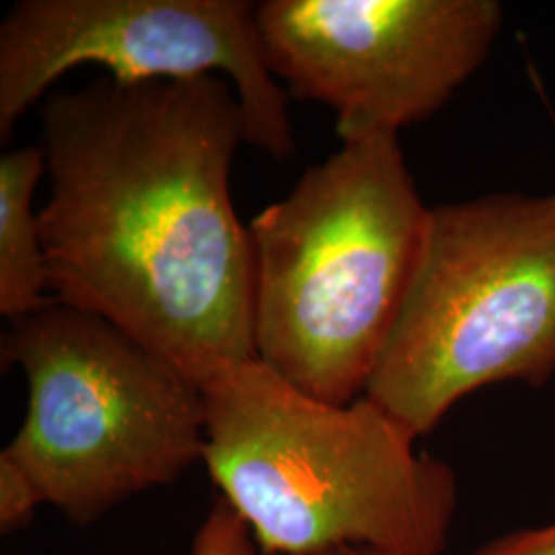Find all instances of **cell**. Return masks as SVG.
Wrapping results in <instances>:
<instances>
[{"instance_id":"cell-3","label":"cell","mask_w":555,"mask_h":555,"mask_svg":"<svg viewBox=\"0 0 555 555\" xmlns=\"http://www.w3.org/2000/svg\"><path fill=\"white\" fill-rule=\"evenodd\" d=\"M396 134L341 142L247 224L258 360L305 396H364L424 251L430 208Z\"/></svg>"},{"instance_id":"cell-10","label":"cell","mask_w":555,"mask_h":555,"mask_svg":"<svg viewBox=\"0 0 555 555\" xmlns=\"http://www.w3.org/2000/svg\"><path fill=\"white\" fill-rule=\"evenodd\" d=\"M190 555H266L233 508L220 500L199 525Z\"/></svg>"},{"instance_id":"cell-7","label":"cell","mask_w":555,"mask_h":555,"mask_svg":"<svg viewBox=\"0 0 555 555\" xmlns=\"http://www.w3.org/2000/svg\"><path fill=\"white\" fill-rule=\"evenodd\" d=\"M266 62L286 93L336 114L341 142L433 118L486 62L496 0H266Z\"/></svg>"},{"instance_id":"cell-9","label":"cell","mask_w":555,"mask_h":555,"mask_svg":"<svg viewBox=\"0 0 555 555\" xmlns=\"http://www.w3.org/2000/svg\"><path fill=\"white\" fill-rule=\"evenodd\" d=\"M46 498L38 483L13 459L0 453V533L13 535L29 527Z\"/></svg>"},{"instance_id":"cell-2","label":"cell","mask_w":555,"mask_h":555,"mask_svg":"<svg viewBox=\"0 0 555 555\" xmlns=\"http://www.w3.org/2000/svg\"><path fill=\"white\" fill-rule=\"evenodd\" d=\"M202 393V461L263 554L444 552L455 472L417 453V438L369 397L323 403L259 360L224 371Z\"/></svg>"},{"instance_id":"cell-1","label":"cell","mask_w":555,"mask_h":555,"mask_svg":"<svg viewBox=\"0 0 555 555\" xmlns=\"http://www.w3.org/2000/svg\"><path fill=\"white\" fill-rule=\"evenodd\" d=\"M54 298L116 323L199 389L258 360L254 251L231 198L233 85L93 80L40 109Z\"/></svg>"},{"instance_id":"cell-12","label":"cell","mask_w":555,"mask_h":555,"mask_svg":"<svg viewBox=\"0 0 555 555\" xmlns=\"http://www.w3.org/2000/svg\"><path fill=\"white\" fill-rule=\"evenodd\" d=\"M313 555H389L377 552V550H369V547H336V550H327V552H319Z\"/></svg>"},{"instance_id":"cell-11","label":"cell","mask_w":555,"mask_h":555,"mask_svg":"<svg viewBox=\"0 0 555 555\" xmlns=\"http://www.w3.org/2000/svg\"><path fill=\"white\" fill-rule=\"evenodd\" d=\"M469 555H555V520L496 537Z\"/></svg>"},{"instance_id":"cell-8","label":"cell","mask_w":555,"mask_h":555,"mask_svg":"<svg viewBox=\"0 0 555 555\" xmlns=\"http://www.w3.org/2000/svg\"><path fill=\"white\" fill-rule=\"evenodd\" d=\"M46 173L40 146H23L0 157V313L11 323L48 307V258L41 243L34 194Z\"/></svg>"},{"instance_id":"cell-4","label":"cell","mask_w":555,"mask_h":555,"mask_svg":"<svg viewBox=\"0 0 555 555\" xmlns=\"http://www.w3.org/2000/svg\"><path fill=\"white\" fill-rule=\"evenodd\" d=\"M555 377V194L430 208L416 276L364 397L414 438L498 383Z\"/></svg>"},{"instance_id":"cell-6","label":"cell","mask_w":555,"mask_h":555,"mask_svg":"<svg viewBox=\"0 0 555 555\" xmlns=\"http://www.w3.org/2000/svg\"><path fill=\"white\" fill-rule=\"evenodd\" d=\"M247 0H21L0 25V139L66 73L98 64L118 82L219 75L237 93L247 144L295 153L288 93L270 73Z\"/></svg>"},{"instance_id":"cell-5","label":"cell","mask_w":555,"mask_h":555,"mask_svg":"<svg viewBox=\"0 0 555 555\" xmlns=\"http://www.w3.org/2000/svg\"><path fill=\"white\" fill-rule=\"evenodd\" d=\"M2 358L27 380L25 417L2 453L73 522H95L202 461V389L116 323L54 298L11 323Z\"/></svg>"}]
</instances>
